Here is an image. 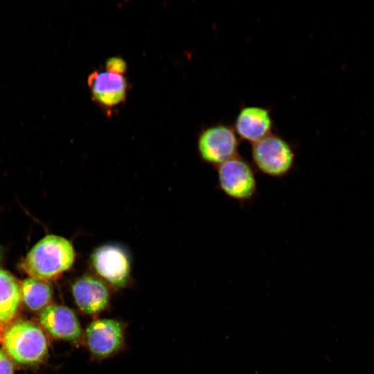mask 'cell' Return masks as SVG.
Masks as SVG:
<instances>
[{"label":"cell","instance_id":"cell-1","mask_svg":"<svg viewBox=\"0 0 374 374\" xmlns=\"http://www.w3.org/2000/svg\"><path fill=\"white\" fill-rule=\"evenodd\" d=\"M75 258V249L69 240L48 235L32 247L20 266L30 278L47 281L69 270Z\"/></svg>","mask_w":374,"mask_h":374},{"label":"cell","instance_id":"cell-2","mask_svg":"<svg viewBox=\"0 0 374 374\" xmlns=\"http://www.w3.org/2000/svg\"><path fill=\"white\" fill-rule=\"evenodd\" d=\"M0 340L12 359L21 364H35L47 354L46 337L40 327L30 321H18L9 324Z\"/></svg>","mask_w":374,"mask_h":374},{"label":"cell","instance_id":"cell-3","mask_svg":"<svg viewBox=\"0 0 374 374\" xmlns=\"http://www.w3.org/2000/svg\"><path fill=\"white\" fill-rule=\"evenodd\" d=\"M252 165L256 171L277 179L287 176L294 169V145L278 134L272 132L252 144Z\"/></svg>","mask_w":374,"mask_h":374},{"label":"cell","instance_id":"cell-4","mask_svg":"<svg viewBox=\"0 0 374 374\" xmlns=\"http://www.w3.org/2000/svg\"><path fill=\"white\" fill-rule=\"evenodd\" d=\"M217 188L241 205L252 202L258 193L256 170L240 154L215 168Z\"/></svg>","mask_w":374,"mask_h":374},{"label":"cell","instance_id":"cell-5","mask_svg":"<svg viewBox=\"0 0 374 374\" xmlns=\"http://www.w3.org/2000/svg\"><path fill=\"white\" fill-rule=\"evenodd\" d=\"M82 339L93 359H107L124 348L125 325L116 319H95L87 326Z\"/></svg>","mask_w":374,"mask_h":374},{"label":"cell","instance_id":"cell-6","mask_svg":"<svg viewBox=\"0 0 374 374\" xmlns=\"http://www.w3.org/2000/svg\"><path fill=\"white\" fill-rule=\"evenodd\" d=\"M240 139L233 125L219 123L205 128L197 140V150L201 159L217 167L239 155Z\"/></svg>","mask_w":374,"mask_h":374},{"label":"cell","instance_id":"cell-7","mask_svg":"<svg viewBox=\"0 0 374 374\" xmlns=\"http://www.w3.org/2000/svg\"><path fill=\"white\" fill-rule=\"evenodd\" d=\"M90 265L98 278L109 287L122 288L131 276V263L127 251L116 244H105L90 256Z\"/></svg>","mask_w":374,"mask_h":374},{"label":"cell","instance_id":"cell-8","mask_svg":"<svg viewBox=\"0 0 374 374\" xmlns=\"http://www.w3.org/2000/svg\"><path fill=\"white\" fill-rule=\"evenodd\" d=\"M71 292L78 308L85 314L96 316L109 305V286L96 276L78 277L72 284Z\"/></svg>","mask_w":374,"mask_h":374},{"label":"cell","instance_id":"cell-9","mask_svg":"<svg viewBox=\"0 0 374 374\" xmlns=\"http://www.w3.org/2000/svg\"><path fill=\"white\" fill-rule=\"evenodd\" d=\"M233 127L240 140L252 145L273 132L274 120L269 109L245 105L239 110Z\"/></svg>","mask_w":374,"mask_h":374},{"label":"cell","instance_id":"cell-10","mask_svg":"<svg viewBox=\"0 0 374 374\" xmlns=\"http://www.w3.org/2000/svg\"><path fill=\"white\" fill-rule=\"evenodd\" d=\"M39 321L53 337L64 341L78 342L82 339L83 332L75 312L63 305H51L44 309Z\"/></svg>","mask_w":374,"mask_h":374},{"label":"cell","instance_id":"cell-11","mask_svg":"<svg viewBox=\"0 0 374 374\" xmlns=\"http://www.w3.org/2000/svg\"><path fill=\"white\" fill-rule=\"evenodd\" d=\"M93 96L101 105L114 106L125 97L127 83L122 75L110 72H93L89 76Z\"/></svg>","mask_w":374,"mask_h":374},{"label":"cell","instance_id":"cell-12","mask_svg":"<svg viewBox=\"0 0 374 374\" xmlns=\"http://www.w3.org/2000/svg\"><path fill=\"white\" fill-rule=\"evenodd\" d=\"M21 299L20 285L8 271L0 269V336L14 319Z\"/></svg>","mask_w":374,"mask_h":374},{"label":"cell","instance_id":"cell-13","mask_svg":"<svg viewBox=\"0 0 374 374\" xmlns=\"http://www.w3.org/2000/svg\"><path fill=\"white\" fill-rule=\"evenodd\" d=\"M21 299L30 310L37 312L45 309L53 297V289L46 281L28 278L20 285Z\"/></svg>","mask_w":374,"mask_h":374},{"label":"cell","instance_id":"cell-14","mask_svg":"<svg viewBox=\"0 0 374 374\" xmlns=\"http://www.w3.org/2000/svg\"><path fill=\"white\" fill-rule=\"evenodd\" d=\"M106 68L108 72L120 74L127 69L125 62L120 57H111L106 62Z\"/></svg>","mask_w":374,"mask_h":374},{"label":"cell","instance_id":"cell-15","mask_svg":"<svg viewBox=\"0 0 374 374\" xmlns=\"http://www.w3.org/2000/svg\"><path fill=\"white\" fill-rule=\"evenodd\" d=\"M14 368L7 353L0 349V374H13Z\"/></svg>","mask_w":374,"mask_h":374}]
</instances>
